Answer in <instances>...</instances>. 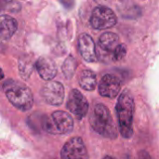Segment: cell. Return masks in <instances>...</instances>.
I'll return each mask as SVG.
<instances>
[{
    "instance_id": "cell-1",
    "label": "cell",
    "mask_w": 159,
    "mask_h": 159,
    "mask_svg": "<svg viewBox=\"0 0 159 159\" xmlns=\"http://www.w3.org/2000/svg\"><path fill=\"white\" fill-rule=\"evenodd\" d=\"M3 90L10 103L18 110L28 112L32 109L34 96L24 83L14 79H7L3 82Z\"/></svg>"
},
{
    "instance_id": "cell-2",
    "label": "cell",
    "mask_w": 159,
    "mask_h": 159,
    "mask_svg": "<svg viewBox=\"0 0 159 159\" xmlns=\"http://www.w3.org/2000/svg\"><path fill=\"white\" fill-rule=\"evenodd\" d=\"M134 110L135 104L132 94L129 90H124L118 98L116 111L119 124V131L125 139L131 138L133 134Z\"/></svg>"
},
{
    "instance_id": "cell-3",
    "label": "cell",
    "mask_w": 159,
    "mask_h": 159,
    "mask_svg": "<svg viewBox=\"0 0 159 159\" xmlns=\"http://www.w3.org/2000/svg\"><path fill=\"white\" fill-rule=\"evenodd\" d=\"M89 123L92 129L101 136L108 139H116L117 137V129L110 111L102 103H98L94 106Z\"/></svg>"
},
{
    "instance_id": "cell-4",
    "label": "cell",
    "mask_w": 159,
    "mask_h": 159,
    "mask_svg": "<svg viewBox=\"0 0 159 159\" xmlns=\"http://www.w3.org/2000/svg\"><path fill=\"white\" fill-rule=\"evenodd\" d=\"M43 129L49 134L64 135L70 133L74 129L72 116L64 111H55L42 121Z\"/></svg>"
},
{
    "instance_id": "cell-5",
    "label": "cell",
    "mask_w": 159,
    "mask_h": 159,
    "mask_svg": "<svg viewBox=\"0 0 159 159\" xmlns=\"http://www.w3.org/2000/svg\"><path fill=\"white\" fill-rule=\"evenodd\" d=\"M89 22L94 29L105 30L115 26L117 22V18L111 8L98 6L92 11Z\"/></svg>"
},
{
    "instance_id": "cell-6",
    "label": "cell",
    "mask_w": 159,
    "mask_h": 159,
    "mask_svg": "<svg viewBox=\"0 0 159 159\" xmlns=\"http://www.w3.org/2000/svg\"><path fill=\"white\" fill-rule=\"evenodd\" d=\"M66 107L76 119L81 120L87 116L89 105L86 97L79 90L72 89L68 97Z\"/></svg>"
},
{
    "instance_id": "cell-7",
    "label": "cell",
    "mask_w": 159,
    "mask_h": 159,
    "mask_svg": "<svg viewBox=\"0 0 159 159\" xmlns=\"http://www.w3.org/2000/svg\"><path fill=\"white\" fill-rule=\"evenodd\" d=\"M61 159H89V153L80 137L71 138L61 151Z\"/></svg>"
},
{
    "instance_id": "cell-8",
    "label": "cell",
    "mask_w": 159,
    "mask_h": 159,
    "mask_svg": "<svg viewBox=\"0 0 159 159\" xmlns=\"http://www.w3.org/2000/svg\"><path fill=\"white\" fill-rule=\"evenodd\" d=\"M41 96L47 103L59 106L64 100V88L58 81L48 82L41 90Z\"/></svg>"
},
{
    "instance_id": "cell-9",
    "label": "cell",
    "mask_w": 159,
    "mask_h": 159,
    "mask_svg": "<svg viewBox=\"0 0 159 159\" xmlns=\"http://www.w3.org/2000/svg\"><path fill=\"white\" fill-rule=\"evenodd\" d=\"M121 89V83L117 76L115 75H105L100 81L99 93L102 97L114 99L116 98Z\"/></svg>"
},
{
    "instance_id": "cell-10",
    "label": "cell",
    "mask_w": 159,
    "mask_h": 159,
    "mask_svg": "<svg viewBox=\"0 0 159 159\" xmlns=\"http://www.w3.org/2000/svg\"><path fill=\"white\" fill-rule=\"evenodd\" d=\"M78 48L82 58L88 62H94L97 60L96 45L92 37L88 34H80L78 38Z\"/></svg>"
},
{
    "instance_id": "cell-11",
    "label": "cell",
    "mask_w": 159,
    "mask_h": 159,
    "mask_svg": "<svg viewBox=\"0 0 159 159\" xmlns=\"http://www.w3.org/2000/svg\"><path fill=\"white\" fill-rule=\"evenodd\" d=\"M35 68L40 77L46 81H51L57 75L56 63L48 56L39 57L35 62Z\"/></svg>"
},
{
    "instance_id": "cell-12",
    "label": "cell",
    "mask_w": 159,
    "mask_h": 159,
    "mask_svg": "<svg viewBox=\"0 0 159 159\" xmlns=\"http://www.w3.org/2000/svg\"><path fill=\"white\" fill-rule=\"evenodd\" d=\"M0 24H1V33L0 36L2 40H8L17 31L18 22L17 20L10 17L9 15L3 14L0 18Z\"/></svg>"
},
{
    "instance_id": "cell-13",
    "label": "cell",
    "mask_w": 159,
    "mask_h": 159,
    "mask_svg": "<svg viewBox=\"0 0 159 159\" xmlns=\"http://www.w3.org/2000/svg\"><path fill=\"white\" fill-rule=\"evenodd\" d=\"M119 37L116 34L112 32H106L102 34L99 39L100 48L105 50L106 52L115 51L116 47L119 45Z\"/></svg>"
},
{
    "instance_id": "cell-14",
    "label": "cell",
    "mask_w": 159,
    "mask_h": 159,
    "mask_svg": "<svg viewBox=\"0 0 159 159\" xmlns=\"http://www.w3.org/2000/svg\"><path fill=\"white\" fill-rule=\"evenodd\" d=\"M78 80H79L80 87L87 91H92L96 88V85H97L96 75L91 70L82 71L79 75Z\"/></svg>"
},
{
    "instance_id": "cell-15",
    "label": "cell",
    "mask_w": 159,
    "mask_h": 159,
    "mask_svg": "<svg viewBox=\"0 0 159 159\" xmlns=\"http://www.w3.org/2000/svg\"><path fill=\"white\" fill-rule=\"evenodd\" d=\"M76 67H77V61L75 58H74L72 55H69L64 61L61 70L66 78H72L73 75H75Z\"/></svg>"
},
{
    "instance_id": "cell-16",
    "label": "cell",
    "mask_w": 159,
    "mask_h": 159,
    "mask_svg": "<svg viewBox=\"0 0 159 159\" xmlns=\"http://www.w3.org/2000/svg\"><path fill=\"white\" fill-rule=\"evenodd\" d=\"M19 71L23 79H28L33 72V62L29 58H21L19 61Z\"/></svg>"
},
{
    "instance_id": "cell-17",
    "label": "cell",
    "mask_w": 159,
    "mask_h": 159,
    "mask_svg": "<svg viewBox=\"0 0 159 159\" xmlns=\"http://www.w3.org/2000/svg\"><path fill=\"white\" fill-rule=\"evenodd\" d=\"M127 54V47L125 44H119L113 53V59L115 61L122 60Z\"/></svg>"
},
{
    "instance_id": "cell-18",
    "label": "cell",
    "mask_w": 159,
    "mask_h": 159,
    "mask_svg": "<svg viewBox=\"0 0 159 159\" xmlns=\"http://www.w3.org/2000/svg\"><path fill=\"white\" fill-rule=\"evenodd\" d=\"M138 159H154L146 151H141L138 154Z\"/></svg>"
},
{
    "instance_id": "cell-19",
    "label": "cell",
    "mask_w": 159,
    "mask_h": 159,
    "mask_svg": "<svg viewBox=\"0 0 159 159\" xmlns=\"http://www.w3.org/2000/svg\"><path fill=\"white\" fill-rule=\"evenodd\" d=\"M103 159H115L114 157H109V156H107V157H105Z\"/></svg>"
}]
</instances>
